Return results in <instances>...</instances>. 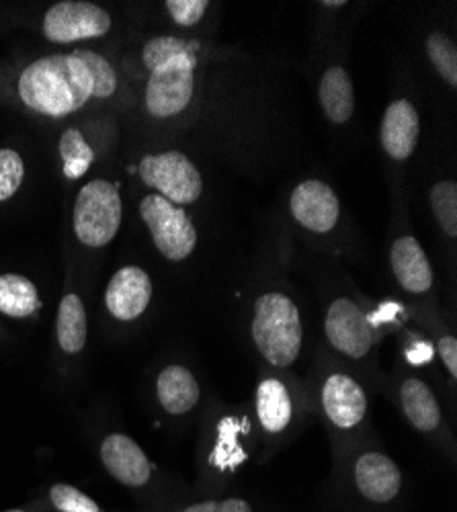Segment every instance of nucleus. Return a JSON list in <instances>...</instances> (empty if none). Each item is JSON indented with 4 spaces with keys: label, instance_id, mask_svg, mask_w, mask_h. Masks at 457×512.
Instances as JSON below:
<instances>
[{
    "label": "nucleus",
    "instance_id": "nucleus-5",
    "mask_svg": "<svg viewBox=\"0 0 457 512\" xmlns=\"http://www.w3.org/2000/svg\"><path fill=\"white\" fill-rule=\"evenodd\" d=\"M140 177L148 187L160 191V197L179 207L195 203L203 189L199 170L181 152H164L142 158Z\"/></svg>",
    "mask_w": 457,
    "mask_h": 512
},
{
    "label": "nucleus",
    "instance_id": "nucleus-6",
    "mask_svg": "<svg viewBox=\"0 0 457 512\" xmlns=\"http://www.w3.org/2000/svg\"><path fill=\"white\" fill-rule=\"evenodd\" d=\"M195 54L185 52L152 70L146 87V109L158 119L179 115L193 97Z\"/></svg>",
    "mask_w": 457,
    "mask_h": 512
},
{
    "label": "nucleus",
    "instance_id": "nucleus-2",
    "mask_svg": "<svg viewBox=\"0 0 457 512\" xmlns=\"http://www.w3.org/2000/svg\"><path fill=\"white\" fill-rule=\"evenodd\" d=\"M251 332L259 353L275 367L292 365L302 351L300 312L287 295L265 293L259 297Z\"/></svg>",
    "mask_w": 457,
    "mask_h": 512
},
{
    "label": "nucleus",
    "instance_id": "nucleus-22",
    "mask_svg": "<svg viewBox=\"0 0 457 512\" xmlns=\"http://www.w3.org/2000/svg\"><path fill=\"white\" fill-rule=\"evenodd\" d=\"M60 156L64 160V175L72 181L85 177V173L95 160L93 148L87 144L85 136L74 130V127H70V130L62 134Z\"/></svg>",
    "mask_w": 457,
    "mask_h": 512
},
{
    "label": "nucleus",
    "instance_id": "nucleus-28",
    "mask_svg": "<svg viewBox=\"0 0 457 512\" xmlns=\"http://www.w3.org/2000/svg\"><path fill=\"white\" fill-rule=\"evenodd\" d=\"M25 164L19 152L3 148L0 150V201L11 199L23 185Z\"/></svg>",
    "mask_w": 457,
    "mask_h": 512
},
{
    "label": "nucleus",
    "instance_id": "nucleus-12",
    "mask_svg": "<svg viewBox=\"0 0 457 512\" xmlns=\"http://www.w3.org/2000/svg\"><path fill=\"white\" fill-rule=\"evenodd\" d=\"M322 406L330 422L339 429H355L367 412V396L359 383L345 375L332 373L322 386Z\"/></svg>",
    "mask_w": 457,
    "mask_h": 512
},
{
    "label": "nucleus",
    "instance_id": "nucleus-31",
    "mask_svg": "<svg viewBox=\"0 0 457 512\" xmlns=\"http://www.w3.org/2000/svg\"><path fill=\"white\" fill-rule=\"evenodd\" d=\"M181 512H253V506L244 498H226L222 502H216V500L197 502L183 508Z\"/></svg>",
    "mask_w": 457,
    "mask_h": 512
},
{
    "label": "nucleus",
    "instance_id": "nucleus-10",
    "mask_svg": "<svg viewBox=\"0 0 457 512\" xmlns=\"http://www.w3.org/2000/svg\"><path fill=\"white\" fill-rule=\"evenodd\" d=\"M152 300V281L140 267L119 269L105 291L107 312L121 322L140 318Z\"/></svg>",
    "mask_w": 457,
    "mask_h": 512
},
{
    "label": "nucleus",
    "instance_id": "nucleus-26",
    "mask_svg": "<svg viewBox=\"0 0 457 512\" xmlns=\"http://www.w3.org/2000/svg\"><path fill=\"white\" fill-rule=\"evenodd\" d=\"M78 58L85 62V66L91 72L93 84H95V99H107L115 93L117 89V74L113 66L99 54L89 52V50H78Z\"/></svg>",
    "mask_w": 457,
    "mask_h": 512
},
{
    "label": "nucleus",
    "instance_id": "nucleus-16",
    "mask_svg": "<svg viewBox=\"0 0 457 512\" xmlns=\"http://www.w3.org/2000/svg\"><path fill=\"white\" fill-rule=\"evenodd\" d=\"M156 396L166 412L181 416L197 406L199 383L187 367L169 365L160 371L156 379Z\"/></svg>",
    "mask_w": 457,
    "mask_h": 512
},
{
    "label": "nucleus",
    "instance_id": "nucleus-20",
    "mask_svg": "<svg viewBox=\"0 0 457 512\" xmlns=\"http://www.w3.org/2000/svg\"><path fill=\"white\" fill-rule=\"evenodd\" d=\"M58 345L66 355H78L87 345V312L76 293H66L56 320Z\"/></svg>",
    "mask_w": 457,
    "mask_h": 512
},
{
    "label": "nucleus",
    "instance_id": "nucleus-24",
    "mask_svg": "<svg viewBox=\"0 0 457 512\" xmlns=\"http://www.w3.org/2000/svg\"><path fill=\"white\" fill-rule=\"evenodd\" d=\"M431 205L439 226L447 236H457V185L453 181H441L431 191Z\"/></svg>",
    "mask_w": 457,
    "mask_h": 512
},
{
    "label": "nucleus",
    "instance_id": "nucleus-32",
    "mask_svg": "<svg viewBox=\"0 0 457 512\" xmlns=\"http://www.w3.org/2000/svg\"><path fill=\"white\" fill-rule=\"evenodd\" d=\"M439 357L449 369L451 377H457V340L455 336H443L439 340Z\"/></svg>",
    "mask_w": 457,
    "mask_h": 512
},
{
    "label": "nucleus",
    "instance_id": "nucleus-29",
    "mask_svg": "<svg viewBox=\"0 0 457 512\" xmlns=\"http://www.w3.org/2000/svg\"><path fill=\"white\" fill-rule=\"evenodd\" d=\"M166 11L175 19L181 27H191L199 23V19L205 15L210 3L207 0H166Z\"/></svg>",
    "mask_w": 457,
    "mask_h": 512
},
{
    "label": "nucleus",
    "instance_id": "nucleus-4",
    "mask_svg": "<svg viewBox=\"0 0 457 512\" xmlns=\"http://www.w3.org/2000/svg\"><path fill=\"white\" fill-rule=\"evenodd\" d=\"M140 216L148 226L156 248L169 261H185L197 244V232L187 211L160 195H148L140 203Z\"/></svg>",
    "mask_w": 457,
    "mask_h": 512
},
{
    "label": "nucleus",
    "instance_id": "nucleus-7",
    "mask_svg": "<svg viewBox=\"0 0 457 512\" xmlns=\"http://www.w3.org/2000/svg\"><path fill=\"white\" fill-rule=\"evenodd\" d=\"M111 29V17L105 9L85 0H62L44 19V33L54 44H72L80 39H95Z\"/></svg>",
    "mask_w": 457,
    "mask_h": 512
},
{
    "label": "nucleus",
    "instance_id": "nucleus-1",
    "mask_svg": "<svg viewBox=\"0 0 457 512\" xmlns=\"http://www.w3.org/2000/svg\"><path fill=\"white\" fill-rule=\"evenodd\" d=\"M23 103L41 115L64 117L85 107L95 95L89 68L72 54H56L29 64L19 78Z\"/></svg>",
    "mask_w": 457,
    "mask_h": 512
},
{
    "label": "nucleus",
    "instance_id": "nucleus-33",
    "mask_svg": "<svg viewBox=\"0 0 457 512\" xmlns=\"http://www.w3.org/2000/svg\"><path fill=\"white\" fill-rule=\"evenodd\" d=\"M322 5L324 7H345L347 3H345V0H324Z\"/></svg>",
    "mask_w": 457,
    "mask_h": 512
},
{
    "label": "nucleus",
    "instance_id": "nucleus-19",
    "mask_svg": "<svg viewBox=\"0 0 457 512\" xmlns=\"http://www.w3.org/2000/svg\"><path fill=\"white\" fill-rule=\"evenodd\" d=\"M320 103L326 117L335 123H345L355 111V91L345 68H328L320 80Z\"/></svg>",
    "mask_w": 457,
    "mask_h": 512
},
{
    "label": "nucleus",
    "instance_id": "nucleus-34",
    "mask_svg": "<svg viewBox=\"0 0 457 512\" xmlns=\"http://www.w3.org/2000/svg\"><path fill=\"white\" fill-rule=\"evenodd\" d=\"M5 512H37V510H33L31 506H23V508H11V510H5Z\"/></svg>",
    "mask_w": 457,
    "mask_h": 512
},
{
    "label": "nucleus",
    "instance_id": "nucleus-21",
    "mask_svg": "<svg viewBox=\"0 0 457 512\" xmlns=\"http://www.w3.org/2000/svg\"><path fill=\"white\" fill-rule=\"evenodd\" d=\"M39 291L23 275H0V312L9 318H29L39 312Z\"/></svg>",
    "mask_w": 457,
    "mask_h": 512
},
{
    "label": "nucleus",
    "instance_id": "nucleus-8",
    "mask_svg": "<svg viewBox=\"0 0 457 512\" xmlns=\"http://www.w3.org/2000/svg\"><path fill=\"white\" fill-rule=\"evenodd\" d=\"M324 330L328 343L351 359H363L373 345L367 318L347 297H339L337 302L330 304Z\"/></svg>",
    "mask_w": 457,
    "mask_h": 512
},
{
    "label": "nucleus",
    "instance_id": "nucleus-14",
    "mask_svg": "<svg viewBox=\"0 0 457 512\" xmlns=\"http://www.w3.org/2000/svg\"><path fill=\"white\" fill-rule=\"evenodd\" d=\"M419 134H421L419 113L410 101L402 99L392 103L386 109L380 138L386 152L394 160H406L414 152L419 142Z\"/></svg>",
    "mask_w": 457,
    "mask_h": 512
},
{
    "label": "nucleus",
    "instance_id": "nucleus-15",
    "mask_svg": "<svg viewBox=\"0 0 457 512\" xmlns=\"http://www.w3.org/2000/svg\"><path fill=\"white\" fill-rule=\"evenodd\" d=\"M390 261L398 283L410 293H425L433 285V271L421 244L412 236L394 242Z\"/></svg>",
    "mask_w": 457,
    "mask_h": 512
},
{
    "label": "nucleus",
    "instance_id": "nucleus-11",
    "mask_svg": "<svg viewBox=\"0 0 457 512\" xmlns=\"http://www.w3.org/2000/svg\"><path fill=\"white\" fill-rule=\"evenodd\" d=\"M289 205H292V213L298 224L316 234L330 232L339 222V199L335 191L322 181H306L298 185Z\"/></svg>",
    "mask_w": 457,
    "mask_h": 512
},
{
    "label": "nucleus",
    "instance_id": "nucleus-23",
    "mask_svg": "<svg viewBox=\"0 0 457 512\" xmlns=\"http://www.w3.org/2000/svg\"><path fill=\"white\" fill-rule=\"evenodd\" d=\"M427 52L449 87H457V48L445 33H431L427 37Z\"/></svg>",
    "mask_w": 457,
    "mask_h": 512
},
{
    "label": "nucleus",
    "instance_id": "nucleus-9",
    "mask_svg": "<svg viewBox=\"0 0 457 512\" xmlns=\"http://www.w3.org/2000/svg\"><path fill=\"white\" fill-rule=\"evenodd\" d=\"M101 461L109 476L126 488H144L152 480V465L140 445L121 433H113L101 443Z\"/></svg>",
    "mask_w": 457,
    "mask_h": 512
},
{
    "label": "nucleus",
    "instance_id": "nucleus-13",
    "mask_svg": "<svg viewBox=\"0 0 457 512\" xmlns=\"http://www.w3.org/2000/svg\"><path fill=\"white\" fill-rule=\"evenodd\" d=\"M355 486L371 502H390L400 494L402 474L384 453H363L355 463Z\"/></svg>",
    "mask_w": 457,
    "mask_h": 512
},
{
    "label": "nucleus",
    "instance_id": "nucleus-27",
    "mask_svg": "<svg viewBox=\"0 0 457 512\" xmlns=\"http://www.w3.org/2000/svg\"><path fill=\"white\" fill-rule=\"evenodd\" d=\"M185 52H193V48L187 46L185 41L179 37H154L146 44L142 58H144L146 68L152 72Z\"/></svg>",
    "mask_w": 457,
    "mask_h": 512
},
{
    "label": "nucleus",
    "instance_id": "nucleus-30",
    "mask_svg": "<svg viewBox=\"0 0 457 512\" xmlns=\"http://www.w3.org/2000/svg\"><path fill=\"white\" fill-rule=\"evenodd\" d=\"M242 459H244V455H242L240 447L236 445V422L228 418L220 424V443H218L214 461L224 467V465H230V463L234 465Z\"/></svg>",
    "mask_w": 457,
    "mask_h": 512
},
{
    "label": "nucleus",
    "instance_id": "nucleus-3",
    "mask_svg": "<svg viewBox=\"0 0 457 512\" xmlns=\"http://www.w3.org/2000/svg\"><path fill=\"white\" fill-rule=\"evenodd\" d=\"M121 226V197L113 183L91 181L80 189L74 203V232L82 244L101 248Z\"/></svg>",
    "mask_w": 457,
    "mask_h": 512
},
{
    "label": "nucleus",
    "instance_id": "nucleus-18",
    "mask_svg": "<svg viewBox=\"0 0 457 512\" xmlns=\"http://www.w3.org/2000/svg\"><path fill=\"white\" fill-rule=\"evenodd\" d=\"M257 416L267 433H283L294 418V404L279 379H263L257 390Z\"/></svg>",
    "mask_w": 457,
    "mask_h": 512
},
{
    "label": "nucleus",
    "instance_id": "nucleus-25",
    "mask_svg": "<svg viewBox=\"0 0 457 512\" xmlns=\"http://www.w3.org/2000/svg\"><path fill=\"white\" fill-rule=\"evenodd\" d=\"M48 502L56 512H103L91 496L62 482L48 490Z\"/></svg>",
    "mask_w": 457,
    "mask_h": 512
},
{
    "label": "nucleus",
    "instance_id": "nucleus-17",
    "mask_svg": "<svg viewBox=\"0 0 457 512\" xmlns=\"http://www.w3.org/2000/svg\"><path fill=\"white\" fill-rule=\"evenodd\" d=\"M400 402L404 416L414 429L421 433H433L441 422V408L421 379H406L400 388Z\"/></svg>",
    "mask_w": 457,
    "mask_h": 512
}]
</instances>
